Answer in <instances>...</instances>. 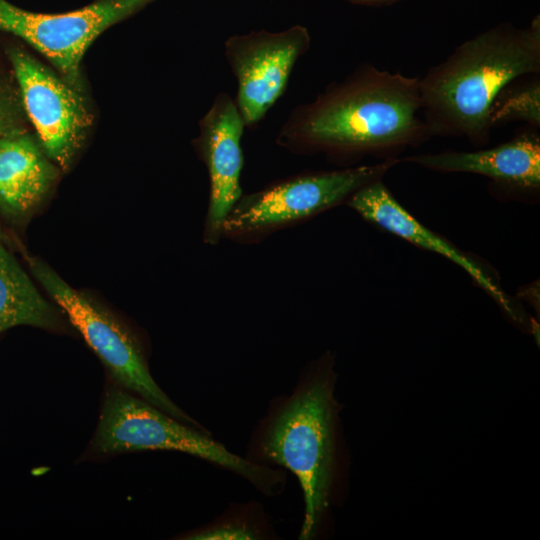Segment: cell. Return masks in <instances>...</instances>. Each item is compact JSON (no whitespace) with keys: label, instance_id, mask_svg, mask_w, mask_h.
Wrapping results in <instances>:
<instances>
[{"label":"cell","instance_id":"13","mask_svg":"<svg viewBox=\"0 0 540 540\" xmlns=\"http://www.w3.org/2000/svg\"><path fill=\"white\" fill-rule=\"evenodd\" d=\"M28 134L18 129L0 138V211L26 219L44 200L59 171Z\"/></svg>","mask_w":540,"mask_h":540},{"label":"cell","instance_id":"8","mask_svg":"<svg viewBox=\"0 0 540 540\" xmlns=\"http://www.w3.org/2000/svg\"><path fill=\"white\" fill-rule=\"evenodd\" d=\"M310 43L308 30L301 25L281 32L251 31L225 41V57L237 80L234 100L245 126L257 124L282 96Z\"/></svg>","mask_w":540,"mask_h":540},{"label":"cell","instance_id":"6","mask_svg":"<svg viewBox=\"0 0 540 540\" xmlns=\"http://www.w3.org/2000/svg\"><path fill=\"white\" fill-rule=\"evenodd\" d=\"M31 272L102 361L115 385L179 421L193 423L152 378L134 335L114 316L72 288L43 261L27 257Z\"/></svg>","mask_w":540,"mask_h":540},{"label":"cell","instance_id":"19","mask_svg":"<svg viewBox=\"0 0 540 540\" xmlns=\"http://www.w3.org/2000/svg\"><path fill=\"white\" fill-rule=\"evenodd\" d=\"M0 237H1V229H0Z\"/></svg>","mask_w":540,"mask_h":540},{"label":"cell","instance_id":"16","mask_svg":"<svg viewBox=\"0 0 540 540\" xmlns=\"http://www.w3.org/2000/svg\"><path fill=\"white\" fill-rule=\"evenodd\" d=\"M257 534L242 523H225L191 534L187 539L196 540H226V539H255Z\"/></svg>","mask_w":540,"mask_h":540},{"label":"cell","instance_id":"1","mask_svg":"<svg viewBox=\"0 0 540 540\" xmlns=\"http://www.w3.org/2000/svg\"><path fill=\"white\" fill-rule=\"evenodd\" d=\"M430 137L419 77L365 64L293 108L276 143L296 155L352 163L367 155L392 158Z\"/></svg>","mask_w":540,"mask_h":540},{"label":"cell","instance_id":"4","mask_svg":"<svg viewBox=\"0 0 540 540\" xmlns=\"http://www.w3.org/2000/svg\"><path fill=\"white\" fill-rule=\"evenodd\" d=\"M397 157L373 165L301 172L242 194L222 225V239L255 244L303 223L346 201L360 188L380 180Z\"/></svg>","mask_w":540,"mask_h":540},{"label":"cell","instance_id":"12","mask_svg":"<svg viewBox=\"0 0 540 540\" xmlns=\"http://www.w3.org/2000/svg\"><path fill=\"white\" fill-rule=\"evenodd\" d=\"M404 161L438 172L483 175L497 186L516 193H536L540 189V137L536 132L517 134L490 149L418 154Z\"/></svg>","mask_w":540,"mask_h":540},{"label":"cell","instance_id":"2","mask_svg":"<svg viewBox=\"0 0 540 540\" xmlns=\"http://www.w3.org/2000/svg\"><path fill=\"white\" fill-rule=\"evenodd\" d=\"M540 72V19L500 25L460 44L419 78L422 117L431 136H463L476 146L490 140V107L516 78Z\"/></svg>","mask_w":540,"mask_h":540},{"label":"cell","instance_id":"17","mask_svg":"<svg viewBox=\"0 0 540 540\" xmlns=\"http://www.w3.org/2000/svg\"><path fill=\"white\" fill-rule=\"evenodd\" d=\"M9 91L0 84V138L17 129L18 111Z\"/></svg>","mask_w":540,"mask_h":540},{"label":"cell","instance_id":"7","mask_svg":"<svg viewBox=\"0 0 540 540\" xmlns=\"http://www.w3.org/2000/svg\"><path fill=\"white\" fill-rule=\"evenodd\" d=\"M153 0H100L79 10L40 14L0 0V30L28 42L48 58L76 88L87 48L108 27Z\"/></svg>","mask_w":540,"mask_h":540},{"label":"cell","instance_id":"14","mask_svg":"<svg viewBox=\"0 0 540 540\" xmlns=\"http://www.w3.org/2000/svg\"><path fill=\"white\" fill-rule=\"evenodd\" d=\"M64 314L46 300L15 257L0 244V333L28 325L50 331L65 328Z\"/></svg>","mask_w":540,"mask_h":540},{"label":"cell","instance_id":"3","mask_svg":"<svg viewBox=\"0 0 540 540\" xmlns=\"http://www.w3.org/2000/svg\"><path fill=\"white\" fill-rule=\"evenodd\" d=\"M336 402L330 369L308 377L269 418L259 450L298 478L305 516L300 539L312 538L328 505L334 460Z\"/></svg>","mask_w":540,"mask_h":540},{"label":"cell","instance_id":"15","mask_svg":"<svg viewBox=\"0 0 540 540\" xmlns=\"http://www.w3.org/2000/svg\"><path fill=\"white\" fill-rule=\"evenodd\" d=\"M491 127L511 121H523L535 128L540 126L539 74L518 83L507 84L495 97L489 111Z\"/></svg>","mask_w":540,"mask_h":540},{"label":"cell","instance_id":"10","mask_svg":"<svg viewBox=\"0 0 540 540\" xmlns=\"http://www.w3.org/2000/svg\"><path fill=\"white\" fill-rule=\"evenodd\" d=\"M199 126L196 149L210 182L203 240L216 246L222 240V225L227 214L243 194L241 138L245 123L235 100L227 93H219Z\"/></svg>","mask_w":540,"mask_h":540},{"label":"cell","instance_id":"11","mask_svg":"<svg viewBox=\"0 0 540 540\" xmlns=\"http://www.w3.org/2000/svg\"><path fill=\"white\" fill-rule=\"evenodd\" d=\"M363 219L414 245L444 256L463 268L473 281L508 314L515 311L506 293L472 257L415 219L382 182L373 181L356 191L345 203Z\"/></svg>","mask_w":540,"mask_h":540},{"label":"cell","instance_id":"18","mask_svg":"<svg viewBox=\"0 0 540 540\" xmlns=\"http://www.w3.org/2000/svg\"><path fill=\"white\" fill-rule=\"evenodd\" d=\"M353 4L358 5H368V6H379V5H388L401 0H345Z\"/></svg>","mask_w":540,"mask_h":540},{"label":"cell","instance_id":"5","mask_svg":"<svg viewBox=\"0 0 540 540\" xmlns=\"http://www.w3.org/2000/svg\"><path fill=\"white\" fill-rule=\"evenodd\" d=\"M98 455L144 450L188 453L227 468L263 490L274 488L276 471L229 452L146 400L114 384L105 394L92 441Z\"/></svg>","mask_w":540,"mask_h":540},{"label":"cell","instance_id":"9","mask_svg":"<svg viewBox=\"0 0 540 540\" xmlns=\"http://www.w3.org/2000/svg\"><path fill=\"white\" fill-rule=\"evenodd\" d=\"M10 58L43 151L62 169H68L91 122L82 98L23 51H12Z\"/></svg>","mask_w":540,"mask_h":540}]
</instances>
